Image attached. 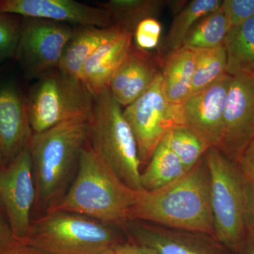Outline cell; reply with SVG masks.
<instances>
[{
  "label": "cell",
  "instance_id": "cell-34",
  "mask_svg": "<svg viewBox=\"0 0 254 254\" xmlns=\"http://www.w3.org/2000/svg\"><path fill=\"white\" fill-rule=\"evenodd\" d=\"M16 242L12 236L9 227L6 226L0 218V252Z\"/></svg>",
  "mask_w": 254,
  "mask_h": 254
},
{
  "label": "cell",
  "instance_id": "cell-15",
  "mask_svg": "<svg viewBox=\"0 0 254 254\" xmlns=\"http://www.w3.org/2000/svg\"><path fill=\"white\" fill-rule=\"evenodd\" d=\"M33 131L26 97L13 79L0 81V143L8 163L28 146Z\"/></svg>",
  "mask_w": 254,
  "mask_h": 254
},
{
  "label": "cell",
  "instance_id": "cell-6",
  "mask_svg": "<svg viewBox=\"0 0 254 254\" xmlns=\"http://www.w3.org/2000/svg\"><path fill=\"white\" fill-rule=\"evenodd\" d=\"M210 178L215 239L223 247L242 252L247 240L245 180L238 165L218 148L205 155Z\"/></svg>",
  "mask_w": 254,
  "mask_h": 254
},
{
  "label": "cell",
  "instance_id": "cell-17",
  "mask_svg": "<svg viewBox=\"0 0 254 254\" xmlns=\"http://www.w3.org/2000/svg\"><path fill=\"white\" fill-rule=\"evenodd\" d=\"M133 35L121 30L83 64L79 79L94 98L109 90L110 81L131 49Z\"/></svg>",
  "mask_w": 254,
  "mask_h": 254
},
{
  "label": "cell",
  "instance_id": "cell-2",
  "mask_svg": "<svg viewBox=\"0 0 254 254\" xmlns=\"http://www.w3.org/2000/svg\"><path fill=\"white\" fill-rule=\"evenodd\" d=\"M137 193L95 153L88 140L80 155L74 180L48 211L69 212L108 225H125Z\"/></svg>",
  "mask_w": 254,
  "mask_h": 254
},
{
  "label": "cell",
  "instance_id": "cell-4",
  "mask_svg": "<svg viewBox=\"0 0 254 254\" xmlns=\"http://www.w3.org/2000/svg\"><path fill=\"white\" fill-rule=\"evenodd\" d=\"M88 142L132 190H143L138 147L121 106L109 90L94 98L88 120Z\"/></svg>",
  "mask_w": 254,
  "mask_h": 254
},
{
  "label": "cell",
  "instance_id": "cell-8",
  "mask_svg": "<svg viewBox=\"0 0 254 254\" xmlns=\"http://www.w3.org/2000/svg\"><path fill=\"white\" fill-rule=\"evenodd\" d=\"M123 113L134 135L143 168L168 132L184 126L180 105H172L167 98L161 71L149 88Z\"/></svg>",
  "mask_w": 254,
  "mask_h": 254
},
{
  "label": "cell",
  "instance_id": "cell-14",
  "mask_svg": "<svg viewBox=\"0 0 254 254\" xmlns=\"http://www.w3.org/2000/svg\"><path fill=\"white\" fill-rule=\"evenodd\" d=\"M127 223L136 243L153 249L158 254H225L223 246L206 234L175 230L148 222Z\"/></svg>",
  "mask_w": 254,
  "mask_h": 254
},
{
  "label": "cell",
  "instance_id": "cell-5",
  "mask_svg": "<svg viewBox=\"0 0 254 254\" xmlns=\"http://www.w3.org/2000/svg\"><path fill=\"white\" fill-rule=\"evenodd\" d=\"M23 243L46 254H113L122 245L108 225L80 214L48 211Z\"/></svg>",
  "mask_w": 254,
  "mask_h": 254
},
{
  "label": "cell",
  "instance_id": "cell-28",
  "mask_svg": "<svg viewBox=\"0 0 254 254\" xmlns=\"http://www.w3.org/2000/svg\"><path fill=\"white\" fill-rule=\"evenodd\" d=\"M162 26L156 18H148L137 25L133 32L135 46L139 49L149 51L160 43Z\"/></svg>",
  "mask_w": 254,
  "mask_h": 254
},
{
  "label": "cell",
  "instance_id": "cell-16",
  "mask_svg": "<svg viewBox=\"0 0 254 254\" xmlns=\"http://www.w3.org/2000/svg\"><path fill=\"white\" fill-rule=\"evenodd\" d=\"M161 66L159 55H153L132 44L110 81V93L119 104L126 108L153 84L161 71Z\"/></svg>",
  "mask_w": 254,
  "mask_h": 254
},
{
  "label": "cell",
  "instance_id": "cell-31",
  "mask_svg": "<svg viewBox=\"0 0 254 254\" xmlns=\"http://www.w3.org/2000/svg\"><path fill=\"white\" fill-rule=\"evenodd\" d=\"M237 165L244 177L254 182V139L246 148Z\"/></svg>",
  "mask_w": 254,
  "mask_h": 254
},
{
  "label": "cell",
  "instance_id": "cell-7",
  "mask_svg": "<svg viewBox=\"0 0 254 254\" xmlns=\"http://www.w3.org/2000/svg\"><path fill=\"white\" fill-rule=\"evenodd\" d=\"M94 97L81 80L58 69L39 78L26 97L28 118L33 133L72 120H87Z\"/></svg>",
  "mask_w": 254,
  "mask_h": 254
},
{
  "label": "cell",
  "instance_id": "cell-22",
  "mask_svg": "<svg viewBox=\"0 0 254 254\" xmlns=\"http://www.w3.org/2000/svg\"><path fill=\"white\" fill-rule=\"evenodd\" d=\"M187 173L181 160L169 146L164 136L149 163L141 170L143 190H153L171 183Z\"/></svg>",
  "mask_w": 254,
  "mask_h": 254
},
{
  "label": "cell",
  "instance_id": "cell-13",
  "mask_svg": "<svg viewBox=\"0 0 254 254\" xmlns=\"http://www.w3.org/2000/svg\"><path fill=\"white\" fill-rule=\"evenodd\" d=\"M0 11L71 26H114L109 15L99 6H91L75 0H0Z\"/></svg>",
  "mask_w": 254,
  "mask_h": 254
},
{
  "label": "cell",
  "instance_id": "cell-25",
  "mask_svg": "<svg viewBox=\"0 0 254 254\" xmlns=\"http://www.w3.org/2000/svg\"><path fill=\"white\" fill-rule=\"evenodd\" d=\"M196 51L190 94L204 89L227 74V55L224 44Z\"/></svg>",
  "mask_w": 254,
  "mask_h": 254
},
{
  "label": "cell",
  "instance_id": "cell-32",
  "mask_svg": "<svg viewBox=\"0 0 254 254\" xmlns=\"http://www.w3.org/2000/svg\"><path fill=\"white\" fill-rule=\"evenodd\" d=\"M113 254H158L156 251L138 243H123Z\"/></svg>",
  "mask_w": 254,
  "mask_h": 254
},
{
  "label": "cell",
  "instance_id": "cell-18",
  "mask_svg": "<svg viewBox=\"0 0 254 254\" xmlns=\"http://www.w3.org/2000/svg\"><path fill=\"white\" fill-rule=\"evenodd\" d=\"M121 29L112 26H78L68 42L58 69L64 74L79 79L83 64L105 41L118 34ZM80 80V79H79Z\"/></svg>",
  "mask_w": 254,
  "mask_h": 254
},
{
  "label": "cell",
  "instance_id": "cell-20",
  "mask_svg": "<svg viewBox=\"0 0 254 254\" xmlns=\"http://www.w3.org/2000/svg\"><path fill=\"white\" fill-rule=\"evenodd\" d=\"M227 73L254 77V17L230 28L224 41Z\"/></svg>",
  "mask_w": 254,
  "mask_h": 254
},
{
  "label": "cell",
  "instance_id": "cell-30",
  "mask_svg": "<svg viewBox=\"0 0 254 254\" xmlns=\"http://www.w3.org/2000/svg\"><path fill=\"white\" fill-rule=\"evenodd\" d=\"M246 190V229L247 235L254 234V182L245 177Z\"/></svg>",
  "mask_w": 254,
  "mask_h": 254
},
{
  "label": "cell",
  "instance_id": "cell-9",
  "mask_svg": "<svg viewBox=\"0 0 254 254\" xmlns=\"http://www.w3.org/2000/svg\"><path fill=\"white\" fill-rule=\"evenodd\" d=\"M75 28L66 23L23 18L16 58L29 78L58 69L64 50Z\"/></svg>",
  "mask_w": 254,
  "mask_h": 254
},
{
  "label": "cell",
  "instance_id": "cell-36",
  "mask_svg": "<svg viewBox=\"0 0 254 254\" xmlns=\"http://www.w3.org/2000/svg\"><path fill=\"white\" fill-rule=\"evenodd\" d=\"M4 155H3L2 150H1V143H0V170L4 167Z\"/></svg>",
  "mask_w": 254,
  "mask_h": 254
},
{
  "label": "cell",
  "instance_id": "cell-1",
  "mask_svg": "<svg viewBox=\"0 0 254 254\" xmlns=\"http://www.w3.org/2000/svg\"><path fill=\"white\" fill-rule=\"evenodd\" d=\"M132 221L200 232L215 238L210 173L205 155L171 183L158 190L138 191L128 213V222Z\"/></svg>",
  "mask_w": 254,
  "mask_h": 254
},
{
  "label": "cell",
  "instance_id": "cell-3",
  "mask_svg": "<svg viewBox=\"0 0 254 254\" xmlns=\"http://www.w3.org/2000/svg\"><path fill=\"white\" fill-rule=\"evenodd\" d=\"M88 140L87 120H72L33 133L28 146L33 164L36 201L47 211L66 193Z\"/></svg>",
  "mask_w": 254,
  "mask_h": 254
},
{
  "label": "cell",
  "instance_id": "cell-19",
  "mask_svg": "<svg viewBox=\"0 0 254 254\" xmlns=\"http://www.w3.org/2000/svg\"><path fill=\"white\" fill-rule=\"evenodd\" d=\"M196 50L182 47L162 58L161 74L168 101L180 105L190 96Z\"/></svg>",
  "mask_w": 254,
  "mask_h": 254
},
{
  "label": "cell",
  "instance_id": "cell-10",
  "mask_svg": "<svg viewBox=\"0 0 254 254\" xmlns=\"http://www.w3.org/2000/svg\"><path fill=\"white\" fill-rule=\"evenodd\" d=\"M36 200L33 164L27 146L0 170V203L16 242H24L27 237Z\"/></svg>",
  "mask_w": 254,
  "mask_h": 254
},
{
  "label": "cell",
  "instance_id": "cell-27",
  "mask_svg": "<svg viewBox=\"0 0 254 254\" xmlns=\"http://www.w3.org/2000/svg\"><path fill=\"white\" fill-rule=\"evenodd\" d=\"M23 18L0 11V63L16 57Z\"/></svg>",
  "mask_w": 254,
  "mask_h": 254
},
{
  "label": "cell",
  "instance_id": "cell-33",
  "mask_svg": "<svg viewBox=\"0 0 254 254\" xmlns=\"http://www.w3.org/2000/svg\"><path fill=\"white\" fill-rule=\"evenodd\" d=\"M0 254H46L23 242H15L12 245L1 251Z\"/></svg>",
  "mask_w": 254,
  "mask_h": 254
},
{
  "label": "cell",
  "instance_id": "cell-24",
  "mask_svg": "<svg viewBox=\"0 0 254 254\" xmlns=\"http://www.w3.org/2000/svg\"><path fill=\"white\" fill-rule=\"evenodd\" d=\"M230 28L220 6L195 23L185 38L182 47L193 50L215 48L223 44Z\"/></svg>",
  "mask_w": 254,
  "mask_h": 254
},
{
  "label": "cell",
  "instance_id": "cell-29",
  "mask_svg": "<svg viewBox=\"0 0 254 254\" xmlns=\"http://www.w3.org/2000/svg\"><path fill=\"white\" fill-rule=\"evenodd\" d=\"M221 9L230 28L237 27L254 17V0H224Z\"/></svg>",
  "mask_w": 254,
  "mask_h": 254
},
{
  "label": "cell",
  "instance_id": "cell-21",
  "mask_svg": "<svg viewBox=\"0 0 254 254\" xmlns=\"http://www.w3.org/2000/svg\"><path fill=\"white\" fill-rule=\"evenodd\" d=\"M222 3L220 0H193L187 3L174 18L160 48V58L182 48L185 38L195 23L206 15L218 10Z\"/></svg>",
  "mask_w": 254,
  "mask_h": 254
},
{
  "label": "cell",
  "instance_id": "cell-26",
  "mask_svg": "<svg viewBox=\"0 0 254 254\" xmlns=\"http://www.w3.org/2000/svg\"><path fill=\"white\" fill-rule=\"evenodd\" d=\"M165 137L169 146L181 160L187 172L191 170L211 148L186 126L172 128Z\"/></svg>",
  "mask_w": 254,
  "mask_h": 254
},
{
  "label": "cell",
  "instance_id": "cell-11",
  "mask_svg": "<svg viewBox=\"0 0 254 254\" xmlns=\"http://www.w3.org/2000/svg\"><path fill=\"white\" fill-rule=\"evenodd\" d=\"M254 139V77L232 76L224 115L223 133L218 149L238 163Z\"/></svg>",
  "mask_w": 254,
  "mask_h": 254
},
{
  "label": "cell",
  "instance_id": "cell-35",
  "mask_svg": "<svg viewBox=\"0 0 254 254\" xmlns=\"http://www.w3.org/2000/svg\"><path fill=\"white\" fill-rule=\"evenodd\" d=\"M242 252L243 254H254V234L247 235Z\"/></svg>",
  "mask_w": 254,
  "mask_h": 254
},
{
  "label": "cell",
  "instance_id": "cell-12",
  "mask_svg": "<svg viewBox=\"0 0 254 254\" xmlns=\"http://www.w3.org/2000/svg\"><path fill=\"white\" fill-rule=\"evenodd\" d=\"M232 76L225 74L180 105L182 124L210 147L218 148L223 133L224 115Z\"/></svg>",
  "mask_w": 254,
  "mask_h": 254
},
{
  "label": "cell",
  "instance_id": "cell-23",
  "mask_svg": "<svg viewBox=\"0 0 254 254\" xmlns=\"http://www.w3.org/2000/svg\"><path fill=\"white\" fill-rule=\"evenodd\" d=\"M165 0H110L98 6L109 15L114 26L133 34L137 25L156 18L168 4Z\"/></svg>",
  "mask_w": 254,
  "mask_h": 254
}]
</instances>
